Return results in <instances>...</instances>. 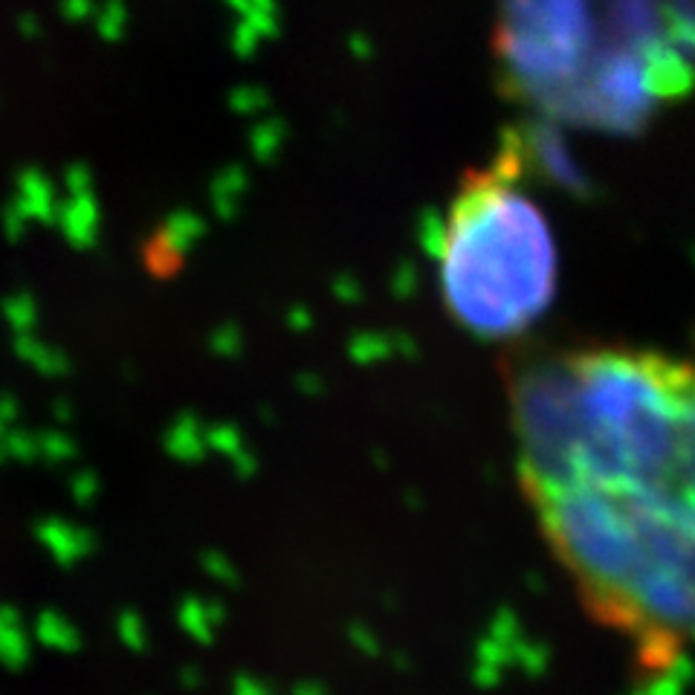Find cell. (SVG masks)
Returning a JSON list of instances; mask_svg holds the SVG:
<instances>
[{"mask_svg":"<svg viewBox=\"0 0 695 695\" xmlns=\"http://www.w3.org/2000/svg\"><path fill=\"white\" fill-rule=\"evenodd\" d=\"M507 397L522 490L585 612L664 672L695 649V357L530 351Z\"/></svg>","mask_w":695,"mask_h":695,"instance_id":"obj_1","label":"cell"},{"mask_svg":"<svg viewBox=\"0 0 695 695\" xmlns=\"http://www.w3.org/2000/svg\"><path fill=\"white\" fill-rule=\"evenodd\" d=\"M522 180L513 142L493 163L464 174L441 223V299L481 339L525 334L556 296L554 229Z\"/></svg>","mask_w":695,"mask_h":695,"instance_id":"obj_2","label":"cell"}]
</instances>
